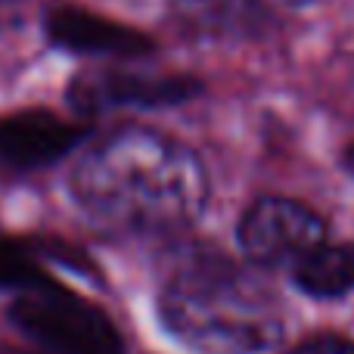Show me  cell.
<instances>
[{
  "instance_id": "obj_1",
  "label": "cell",
  "mask_w": 354,
  "mask_h": 354,
  "mask_svg": "<svg viewBox=\"0 0 354 354\" xmlns=\"http://www.w3.org/2000/svg\"><path fill=\"white\" fill-rule=\"evenodd\" d=\"M68 187L87 221L134 236L189 227L208 202V171L196 149L140 124L93 143Z\"/></svg>"
},
{
  "instance_id": "obj_2",
  "label": "cell",
  "mask_w": 354,
  "mask_h": 354,
  "mask_svg": "<svg viewBox=\"0 0 354 354\" xmlns=\"http://www.w3.org/2000/svg\"><path fill=\"white\" fill-rule=\"evenodd\" d=\"M156 311L177 342L199 354H261L283 333L268 289L212 249H187L174 258Z\"/></svg>"
},
{
  "instance_id": "obj_3",
  "label": "cell",
  "mask_w": 354,
  "mask_h": 354,
  "mask_svg": "<svg viewBox=\"0 0 354 354\" xmlns=\"http://www.w3.org/2000/svg\"><path fill=\"white\" fill-rule=\"evenodd\" d=\"M10 320L50 354H124V339L109 314L66 283L16 295Z\"/></svg>"
},
{
  "instance_id": "obj_4",
  "label": "cell",
  "mask_w": 354,
  "mask_h": 354,
  "mask_svg": "<svg viewBox=\"0 0 354 354\" xmlns=\"http://www.w3.org/2000/svg\"><path fill=\"white\" fill-rule=\"evenodd\" d=\"M326 239V221L311 205L289 196H261L236 224V245L249 261L277 268L299 261Z\"/></svg>"
},
{
  "instance_id": "obj_5",
  "label": "cell",
  "mask_w": 354,
  "mask_h": 354,
  "mask_svg": "<svg viewBox=\"0 0 354 354\" xmlns=\"http://www.w3.org/2000/svg\"><path fill=\"white\" fill-rule=\"evenodd\" d=\"M205 91L196 75H153L128 68H97L68 81L66 100L78 115H100L112 109H168L196 100Z\"/></svg>"
},
{
  "instance_id": "obj_6",
  "label": "cell",
  "mask_w": 354,
  "mask_h": 354,
  "mask_svg": "<svg viewBox=\"0 0 354 354\" xmlns=\"http://www.w3.org/2000/svg\"><path fill=\"white\" fill-rule=\"evenodd\" d=\"M91 137L87 122H68L50 109L0 115V174H28L56 165Z\"/></svg>"
},
{
  "instance_id": "obj_7",
  "label": "cell",
  "mask_w": 354,
  "mask_h": 354,
  "mask_svg": "<svg viewBox=\"0 0 354 354\" xmlns=\"http://www.w3.org/2000/svg\"><path fill=\"white\" fill-rule=\"evenodd\" d=\"M44 35L53 47L81 56H122V59H140L156 53V41L147 31L134 25L115 22V19L93 12L87 6L59 3L44 16Z\"/></svg>"
},
{
  "instance_id": "obj_8",
  "label": "cell",
  "mask_w": 354,
  "mask_h": 354,
  "mask_svg": "<svg viewBox=\"0 0 354 354\" xmlns=\"http://www.w3.org/2000/svg\"><path fill=\"white\" fill-rule=\"evenodd\" d=\"M50 268L100 280V268L84 249L59 236H3L0 233V292H37L59 283Z\"/></svg>"
},
{
  "instance_id": "obj_9",
  "label": "cell",
  "mask_w": 354,
  "mask_h": 354,
  "mask_svg": "<svg viewBox=\"0 0 354 354\" xmlns=\"http://www.w3.org/2000/svg\"><path fill=\"white\" fill-rule=\"evenodd\" d=\"M171 16L187 35L208 41H258L280 22L277 0H171Z\"/></svg>"
},
{
  "instance_id": "obj_10",
  "label": "cell",
  "mask_w": 354,
  "mask_h": 354,
  "mask_svg": "<svg viewBox=\"0 0 354 354\" xmlns=\"http://www.w3.org/2000/svg\"><path fill=\"white\" fill-rule=\"evenodd\" d=\"M292 283L311 299L354 292V243H320L292 264Z\"/></svg>"
},
{
  "instance_id": "obj_11",
  "label": "cell",
  "mask_w": 354,
  "mask_h": 354,
  "mask_svg": "<svg viewBox=\"0 0 354 354\" xmlns=\"http://www.w3.org/2000/svg\"><path fill=\"white\" fill-rule=\"evenodd\" d=\"M286 354H354V339L336 336V333H324V336H311L299 342Z\"/></svg>"
},
{
  "instance_id": "obj_12",
  "label": "cell",
  "mask_w": 354,
  "mask_h": 354,
  "mask_svg": "<svg viewBox=\"0 0 354 354\" xmlns=\"http://www.w3.org/2000/svg\"><path fill=\"white\" fill-rule=\"evenodd\" d=\"M31 0H0V28H12L25 16Z\"/></svg>"
},
{
  "instance_id": "obj_13",
  "label": "cell",
  "mask_w": 354,
  "mask_h": 354,
  "mask_svg": "<svg viewBox=\"0 0 354 354\" xmlns=\"http://www.w3.org/2000/svg\"><path fill=\"white\" fill-rule=\"evenodd\" d=\"M0 354H50V351H47V348L28 351V348H19V345H0Z\"/></svg>"
},
{
  "instance_id": "obj_14",
  "label": "cell",
  "mask_w": 354,
  "mask_h": 354,
  "mask_svg": "<svg viewBox=\"0 0 354 354\" xmlns=\"http://www.w3.org/2000/svg\"><path fill=\"white\" fill-rule=\"evenodd\" d=\"M345 168H348V171L354 174V143H351L348 149H345Z\"/></svg>"
}]
</instances>
